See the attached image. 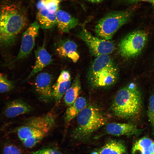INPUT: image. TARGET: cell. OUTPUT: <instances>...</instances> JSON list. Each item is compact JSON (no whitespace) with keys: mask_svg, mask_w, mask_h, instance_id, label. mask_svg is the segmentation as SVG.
<instances>
[{"mask_svg":"<svg viewBox=\"0 0 154 154\" xmlns=\"http://www.w3.org/2000/svg\"><path fill=\"white\" fill-rule=\"evenodd\" d=\"M56 116L53 112L31 117L17 129L18 136L24 146L31 148L39 143L54 126Z\"/></svg>","mask_w":154,"mask_h":154,"instance_id":"obj_1","label":"cell"},{"mask_svg":"<svg viewBox=\"0 0 154 154\" xmlns=\"http://www.w3.org/2000/svg\"><path fill=\"white\" fill-rule=\"evenodd\" d=\"M27 25L25 16L12 5L0 9V46L8 47L15 42L17 36Z\"/></svg>","mask_w":154,"mask_h":154,"instance_id":"obj_2","label":"cell"},{"mask_svg":"<svg viewBox=\"0 0 154 154\" xmlns=\"http://www.w3.org/2000/svg\"><path fill=\"white\" fill-rule=\"evenodd\" d=\"M142 109L140 92L136 85L131 83L120 89L116 94L112 105L115 115L122 118L133 117Z\"/></svg>","mask_w":154,"mask_h":154,"instance_id":"obj_3","label":"cell"},{"mask_svg":"<svg viewBox=\"0 0 154 154\" xmlns=\"http://www.w3.org/2000/svg\"><path fill=\"white\" fill-rule=\"evenodd\" d=\"M108 55L97 56L90 67L88 78L90 84L94 88H108L117 81L118 69Z\"/></svg>","mask_w":154,"mask_h":154,"instance_id":"obj_4","label":"cell"},{"mask_svg":"<svg viewBox=\"0 0 154 154\" xmlns=\"http://www.w3.org/2000/svg\"><path fill=\"white\" fill-rule=\"evenodd\" d=\"M107 121L99 108L87 105L77 116V125L72 131V137L76 140H86L106 125Z\"/></svg>","mask_w":154,"mask_h":154,"instance_id":"obj_5","label":"cell"},{"mask_svg":"<svg viewBox=\"0 0 154 154\" xmlns=\"http://www.w3.org/2000/svg\"><path fill=\"white\" fill-rule=\"evenodd\" d=\"M131 15V11L127 10L114 11L107 14L96 24L95 31L96 35L102 39L109 40L121 27L129 21Z\"/></svg>","mask_w":154,"mask_h":154,"instance_id":"obj_6","label":"cell"},{"mask_svg":"<svg viewBox=\"0 0 154 154\" xmlns=\"http://www.w3.org/2000/svg\"><path fill=\"white\" fill-rule=\"evenodd\" d=\"M147 38V33L143 31H135L129 33L122 39L119 43L120 54L126 58L137 56L144 47Z\"/></svg>","mask_w":154,"mask_h":154,"instance_id":"obj_7","label":"cell"},{"mask_svg":"<svg viewBox=\"0 0 154 154\" xmlns=\"http://www.w3.org/2000/svg\"><path fill=\"white\" fill-rule=\"evenodd\" d=\"M77 36L85 43L92 54L96 57L110 54L114 50V45L112 42L93 36L83 26Z\"/></svg>","mask_w":154,"mask_h":154,"instance_id":"obj_8","label":"cell"},{"mask_svg":"<svg viewBox=\"0 0 154 154\" xmlns=\"http://www.w3.org/2000/svg\"><path fill=\"white\" fill-rule=\"evenodd\" d=\"M40 25L37 21L31 24L23 34L20 48L15 60L25 58L31 53L35 46Z\"/></svg>","mask_w":154,"mask_h":154,"instance_id":"obj_9","label":"cell"},{"mask_svg":"<svg viewBox=\"0 0 154 154\" xmlns=\"http://www.w3.org/2000/svg\"><path fill=\"white\" fill-rule=\"evenodd\" d=\"M52 78L48 73L43 72L37 76L35 82L36 92L44 102H47L53 98Z\"/></svg>","mask_w":154,"mask_h":154,"instance_id":"obj_10","label":"cell"},{"mask_svg":"<svg viewBox=\"0 0 154 154\" xmlns=\"http://www.w3.org/2000/svg\"><path fill=\"white\" fill-rule=\"evenodd\" d=\"M105 130L106 134L116 136L135 135L140 132L141 131L131 123L116 122L107 124Z\"/></svg>","mask_w":154,"mask_h":154,"instance_id":"obj_11","label":"cell"},{"mask_svg":"<svg viewBox=\"0 0 154 154\" xmlns=\"http://www.w3.org/2000/svg\"><path fill=\"white\" fill-rule=\"evenodd\" d=\"M55 14L56 25L62 32L68 33L79 24L78 19L65 11L58 9Z\"/></svg>","mask_w":154,"mask_h":154,"instance_id":"obj_12","label":"cell"},{"mask_svg":"<svg viewBox=\"0 0 154 154\" xmlns=\"http://www.w3.org/2000/svg\"><path fill=\"white\" fill-rule=\"evenodd\" d=\"M56 51L60 57L69 58L74 63L76 62L79 58L76 43L69 40L60 41L57 44Z\"/></svg>","mask_w":154,"mask_h":154,"instance_id":"obj_13","label":"cell"},{"mask_svg":"<svg viewBox=\"0 0 154 154\" xmlns=\"http://www.w3.org/2000/svg\"><path fill=\"white\" fill-rule=\"evenodd\" d=\"M44 46V43L35 50V62L29 78L34 76L52 62L51 56L47 51Z\"/></svg>","mask_w":154,"mask_h":154,"instance_id":"obj_14","label":"cell"},{"mask_svg":"<svg viewBox=\"0 0 154 154\" xmlns=\"http://www.w3.org/2000/svg\"><path fill=\"white\" fill-rule=\"evenodd\" d=\"M32 108L28 104L19 99L9 102L5 108L4 114L8 118H12L30 112Z\"/></svg>","mask_w":154,"mask_h":154,"instance_id":"obj_15","label":"cell"},{"mask_svg":"<svg viewBox=\"0 0 154 154\" xmlns=\"http://www.w3.org/2000/svg\"><path fill=\"white\" fill-rule=\"evenodd\" d=\"M87 102L84 97H78L74 102L67 109L64 116V120L66 125L78 116L87 106Z\"/></svg>","mask_w":154,"mask_h":154,"instance_id":"obj_16","label":"cell"},{"mask_svg":"<svg viewBox=\"0 0 154 154\" xmlns=\"http://www.w3.org/2000/svg\"><path fill=\"white\" fill-rule=\"evenodd\" d=\"M38 9L37 17L40 26L44 29L54 28L56 25V13H50L44 6Z\"/></svg>","mask_w":154,"mask_h":154,"instance_id":"obj_17","label":"cell"},{"mask_svg":"<svg viewBox=\"0 0 154 154\" xmlns=\"http://www.w3.org/2000/svg\"><path fill=\"white\" fill-rule=\"evenodd\" d=\"M126 147L123 142L119 141L112 140L108 141L99 150L98 154H123Z\"/></svg>","mask_w":154,"mask_h":154,"instance_id":"obj_18","label":"cell"},{"mask_svg":"<svg viewBox=\"0 0 154 154\" xmlns=\"http://www.w3.org/2000/svg\"><path fill=\"white\" fill-rule=\"evenodd\" d=\"M81 90V86L78 76L74 80L72 85L67 90L64 96V102L68 107L72 105L78 97Z\"/></svg>","mask_w":154,"mask_h":154,"instance_id":"obj_19","label":"cell"},{"mask_svg":"<svg viewBox=\"0 0 154 154\" xmlns=\"http://www.w3.org/2000/svg\"><path fill=\"white\" fill-rule=\"evenodd\" d=\"M71 86L70 80L57 82L52 86L53 98L56 103L60 102L62 96Z\"/></svg>","mask_w":154,"mask_h":154,"instance_id":"obj_20","label":"cell"},{"mask_svg":"<svg viewBox=\"0 0 154 154\" xmlns=\"http://www.w3.org/2000/svg\"><path fill=\"white\" fill-rule=\"evenodd\" d=\"M153 142L150 139L144 137L137 141L132 148L133 154H135L137 152L140 153L141 152L150 147Z\"/></svg>","mask_w":154,"mask_h":154,"instance_id":"obj_21","label":"cell"},{"mask_svg":"<svg viewBox=\"0 0 154 154\" xmlns=\"http://www.w3.org/2000/svg\"><path fill=\"white\" fill-rule=\"evenodd\" d=\"M14 86L13 82L8 80L5 75L0 73V93L11 90Z\"/></svg>","mask_w":154,"mask_h":154,"instance_id":"obj_22","label":"cell"},{"mask_svg":"<svg viewBox=\"0 0 154 154\" xmlns=\"http://www.w3.org/2000/svg\"><path fill=\"white\" fill-rule=\"evenodd\" d=\"M147 116L154 132V94L150 97L149 100Z\"/></svg>","mask_w":154,"mask_h":154,"instance_id":"obj_23","label":"cell"},{"mask_svg":"<svg viewBox=\"0 0 154 154\" xmlns=\"http://www.w3.org/2000/svg\"><path fill=\"white\" fill-rule=\"evenodd\" d=\"M45 8L52 13H55L59 9L60 0H44Z\"/></svg>","mask_w":154,"mask_h":154,"instance_id":"obj_24","label":"cell"},{"mask_svg":"<svg viewBox=\"0 0 154 154\" xmlns=\"http://www.w3.org/2000/svg\"><path fill=\"white\" fill-rule=\"evenodd\" d=\"M3 151V154H23L19 148L12 144L6 145L4 147Z\"/></svg>","mask_w":154,"mask_h":154,"instance_id":"obj_25","label":"cell"},{"mask_svg":"<svg viewBox=\"0 0 154 154\" xmlns=\"http://www.w3.org/2000/svg\"><path fill=\"white\" fill-rule=\"evenodd\" d=\"M31 154H63V153L56 149L48 148L33 152Z\"/></svg>","mask_w":154,"mask_h":154,"instance_id":"obj_26","label":"cell"},{"mask_svg":"<svg viewBox=\"0 0 154 154\" xmlns=\"http://www.w3.org/2000/svg\"><path fill=\"white\" fill-rule=\"evenodd\" d=\"M71 78L69 72L67 71L63 70L60 73L56 82H60L71 80Z\"/></svg>","mask_w":154,"mask_h":154,"instance_id":"obj_27","label":"cell"},{"mask_svg":"<svg viewBox=\"0 0 154 154\" xmlns=\"http://www.w3.org/2000/svg\"><path fill=\"white\" fill-rule=\"evenodd\" d=\"M125 2L128 3H134L138 2L143 1L149 2L154 6V0H121Z\"/></svg>","mask_w":154,"mask_h":154,"instance_id":"obj_28","label":"cell"},{"mask_svg":"<svg viewBox=\"0 0 154 154\" xmlns=\"http://www.w3.org/2000/svg\"><path fill=\"white\" fill-rule=\"evenodd\" d=\"M140 154H154V142L150 147L143 151Z\"/></svg>","mask_w":154,"mask_h":154,"instance_id":"obj_29","label":"cell"},{"mask_svg":"<svg viewBox=\"0 0 154 154\" xmlns=\"http://www.w3.org/2000/svg\"><path fill=\"white\" fill-rule=\"evenodd\" d=\"M88 1L93 3H99L103 1L104 0H87Z\"/></svg>","mask_w":154,"mask_h":154,"instance_id":"obj_30","label":"cell"},{"mask_svg":"<svg viewBox=\"0 0 154 154\" xmlns=\"http://www.w3.org/2000/svg\"></svg>","mask_w":154,"mask_h":154,"instance_id":"obj_31","label":"cell"}]
</instances>
